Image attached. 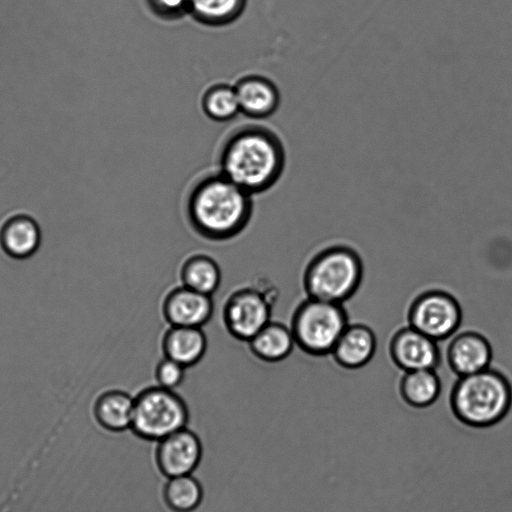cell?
Returning a JSON list of instances; mask_svg holds the SVG:
<instances>
[{
  "instance_id": "44dd1931",
  "label": "cell",
  "mask_w": 512,
  "mask_h": 512,
  "mask_svg": "<svg viewBox=\"0 0 512 512\" xmlns=\"http://www.w3.org/2000/svg\"><path fill=\"white\" fill-rule=\"evenodd\" d=\"M246 0H189V14L208 27H223L243 13Z\"/></svg>"
},
{
  "instance_id": "5bb4252c",
  "label": "cell",
  "mask_w": 512,
  "mask_h": 512,
  "mask_svg": "<svg viewBox=\"0 0 512 512\" xmlns=\"http://www.w3.org/2000/svg\"><path fill=\"white\" fill-rule=\"evenodd\" d=\"M376 346L374 331L365 324L353 323L347 325L330 355L340 367L355 370L371 361Z\"/></svg>"
},
{
  "instance_id": "277c9868",
  "label": "cell",
  "mask_w": 512,
  "mask_h": 512,
  "mask_svg": "<svg viewBox=\"0 0 512 512\" xmlns=\"http://www.w3.org/2000/svg\"><path fill=\"white\" fill-rule=\"evenodd\" d=\"M364 275L359 253L344 244L327 246L314 254L302 274L307 297L341 303L359 289Z\"/></svg>"
},
{
  "instance_id": "9a60e30c",
  "label": "cell",
  "mask_w": 512,
  "mask_h": 512,
  "mask_svg": "<svg viewBox=\"0 0 512 512\" xmlns=\"http://www.w3.org/2000/svg\"><path fill=\"white\" fill-rule=\"evenodd\" d=\"M208 340L202 328L169 326L161 339L164 357L186 369L197 365L205 356Z\"/></svg>"
},
{
  "instance_id": "603a6c76",
  "label": "cell",
  "mask_w": 512,
  "mask_h": 512,
  "mask_svg": "<svg viewBox=\"0 0 512 512\" xmlns=\"http://www.w3.org/2000/svg\"><path fill=\"white\" fill-rule=\"evenodd\" d=\"M167 506L175 512H192L201 503L203 489L199 481L189 475L169 478L163 490Z\"/></svg>"
},
{
  "instance_id": "6da1fadb",
  "label": "cell",
  "mask_w": 512,
  "mask_h": 512,
  "mask_svg": "<svg viewBox=\"0 0 512 512\" xmlns=\"http://www.w3.org/2000/svg\"><path fill=\"white\" fill-rule=\"evenodd\" d=\"M219 172L254 196L270 190L282 177L286 150L270 127L245 124L233 129L218 153Z\"/></svg>"
},
{
  "instance_id": "7a4b0ae2",
  "label": "cell",
  "mask_w": 512,
  "mask_h": 512,
  "mask_svg": "<svg viewBox=\"0 0 512 512\" xmlns=\"http://www.w3.org/2000/svg\"><path fill=\"white\" fill-rule=\"evenodd\" d=\"M185 216L199 237L227 242L242 234L251 222L253 196L219 171L207 173L190 187Z\"/></svg>"
},
{
  "instance_id": "3957f363",
  "label": "cell",
  "mask_w": 512,
  "mask_h": 512,
  "mask_svg": "<svg viewBox=\"0 0 512 512\" xmlns=\"http://www.w3.org/2000/svg\"><path fill=\"white\" fill-rule=\"evenodd\" d=\"M454 416L472 428H487L499 423L512 407V385L495 368L458 377L450 392Z\"/></svg>"
},
{
  "instance_id": "52a82bcc",
  "label": "cell",
  "mask_w": 512,
  "mask_h": 512,
  "mask_svg": "<svg viewBox=\"0 0 512 512\" xmlns=\"http://www.w3.org/2000/svg\"><path fill=\"white\" fill-rule=\"evenodd\" d=\"M278 292L266 280L233 290L225 299L221 319L227 333L235 340L248 342L272 316Z\"/></svg>"
},
{
  "instance_id": "4fadbf2b",
  "label": "cell",
  "mask_w": 512,
  "mask_h": 512,
  "mask_svg": "<svg viewBox=\"0 0 512 512\" xmlns=\"http://www.w3.org/2000/svg\"><path fill=\"white\" fill-rule=\"evenodd\" d=\"M240 113L252 119H266L279 108L281 95L277 85L260 74H247L233 85Z\"/></svg>"
},
{
  "instance_id": "cb8c5ba5",
  "label": "cell",
  "mask_w": 512,
  "mask_h": 512,
  "mask_svg": "<svg viewBox=\"0 0 512 512\" xmlns=\"http://www.w3.org/2000/svg\"><path fill=\"white\" fill-rule=\"evenodd\" d=\"M185 375L186 368L184 366L164 356L156 364L154 370L157 385L171 390L183 383Z\"/></svg>"
},
{
  "instance_id": "e0dca14e",
  "label": "cell",
  "mask_w": 512,
  "mask_h": 512,
  "mask_svg": "<svg viewBox=\"0 0 512 512\" xmlns=\"http://www.w3.org/2000/svg\"><path fill=\"white\" fill-rule=\"evenodd\" d=\"M1 245L14 258L32 255L40 244V230L37 222L25 213L12 214L1 230Z\"/></svg>"
},
{
  "instance_id": "7c38bea8",
  "label": "cell",
  "mask_w": 512,
  "mask_h": 512,
  "mask_svg": "<svg viewBox=\"0 0 512 512\" xmlns=\"http://www.w3.org/2000/svg\"><path fill=\"white\" fill-rule=\"evenodd\" d=\"M492 357L493 350L489 340L473 330L454 335L446 350L448 366L458 377L489 368Z\"/></svg>"
},
{
  "instance_id": "5b68a950",
  "label": "cell",
  "mask_w": 512,
  "mask_h": 512,
  "mask_svg": "<svg viewBox=\"0 0 512 512\" xmlns=\"http://www.w3.org/2000/svg\"><path fill=\"white\" fill-rule=\"evenodd\" d=\"M348 324L343 304L306 297L294 309L289 326L302 352L323 357L331 354Z\"/></svg>"
},
{
  "instance_id": "2e32d148",
  "label": "cell",
  "mask_w": 512,
  "mask_h": 512,
  "mask_svg": "<svg viewBox=\"0 0 512 512\" xmlns=\"http://www.w3.org/2000/svg\"><path fill=\"white\" fill-rule=\"evenodd\" d=\"M250 353L264 363H279L287 359L296 346L290 326L271 320L248 342Z\"/></svg>"
},
{
  "instance_id": "ba28073f",
  "label": "cell",
  "mask_w": 512,
  "mask_h": 512,
  "mask_svg": "<svg viewBox=\"0 0 512 512\" xmlns=\"http://www.w3.org/2000/svg\"><path fill=\"white\" fill-rule=\"evenodd\" d=\"M407 321L409 326L439 342L456 333L462 322V308L448 291L428 289L410 303Z\"/></svg>"
},
{
  "instance_id": "8992f818",
  "label": "cell",
  "mask_w": 512,
  "mask_h": 512,
  "mask_svg": "<svg viewBox=\"0 0 512 512\" xmlns=\"http://www.w3.org/2000/svg\"><path fill=\"white\" fill-rule=\"evenodd\" d=\"M189 411L174 390L150 386L134 397L131 430L140 438L160 441L185 428Z\"/></svg>"
},
{
  "instance_id": "30bf717a",
  "label": "cell",
  "mask_w": 512,
  "mask_h": 512,
  "mask_svg": "<svg viewBox=\"0 0 512 512\" xmlns=\"http://www.w3.org/2000/svg\"><path fill=\"white\" fill-rule=\"evenodd\" d=\"M161 313L169 326L203 328L213 317L214 302L212 296L180 284L163 297Z\"/></svg>"
},
{
  "instance_id": "9c48e42d",
  "label": "cell",
  "mask_w": 512,
  "mask_h": 512,
  "mask_svg": "<svg viewBox=\"0 0 512 512\" xmlns=\"http://www.w3.org/2000/svg\"><path fill=\"white\" fill-rule=\"evenodd\" d=\"M388 352L392 362L404 372L436 369L441 362L438 342L409 325L392 335Z\"/></svg>"
},
{
  "instance_id": "8fae6325",
  "label": "cell",
  "mask_w": 512,
  "mask_h": 512,
  "mask_svg": "<svg viewBox=\"0 0 512 512\" xmlns=\"http://www.w3.org/2000/svg\"><path fill=\"white\" fill-rule=\"evenodd\" d=\"M202 457V445L198 436L182 428L159 441L156 461L166 477L189 475L196 469Z\"/></svg>"
},
{
  "instance_id": "d4e9b609",
  "label": "cell",
  "mask_w": 512,
  "mask_h": 512,
  "mask_svg": "<svg viewBox=\"0 0 512 512\" xmlns=\"http://www.w3.org/2000/svg\"><path fill=\"white\" fill-rule=\"evenodd\" d=\"M148 6L158 18L174 21L189 13V0H148Z\"/></svg>"
},
{
  "instance_id": "7402d4cb",
  "label": "cell",
  "mask_w": 512,
  "mask_h": 512,
  "mask_svg": "<svg viewBox=\"0 0 512 512\" xmlns=\"http://www.w3.org/2000/svg\"><path fill=\"white\" fill-rule=\"evenodd\" d=\"M203 113L216 122L230 121L240 113L233 85L215 83L208 86L201 97Z\"/></svg>"
},
{
  "instance_id": "ffe728a7",
  "label": "cell",
  "mask_w": 512,
  "mask_h": 512,
  "mask_svg": "<svg viewBox=\"0 0 512 512\" xmlns=\"http://www.w3.org/2000/svg\"><path fill=\"white\" fill-rule=\"evenodd\" d=\"M134 398L127 392L111 390L102 394L95 405L98 422L110 431H123L131 427Z\"/></svg>"
},
{
  "instance_id": "ac0fdd59",
  "label": "cell",
  "mask_w": 512,
  "mask_h": 512,
  "mask_svg": "<svg viewBox=\"0 0 512 512\" xmlns=\"http://www.w3.org/2000/svg\"><path fill=\"white\" fill-rule=\"evenodd\" d=\"M181 285L205 295L213 296L222 282L219 263L205 253L187 256L179 269Z\"/></svg>"
},
{
  "instance_id": "d6986e66",
  "label": "cell",
  "mask_w": 512,
  "mask_h": 512,
  "mask_svg": "<svg viewBox=\"0 0 512 512\" xmlns=\"http://www.w3.org/2000/svg\"><path fill=\"white\" fill-rule=\"evenodd\" d=\"M441 380L435 369L406 371L399 381V394L402 400L413 408H427L440 396Z\"/></svg>"
}]
</instances>
